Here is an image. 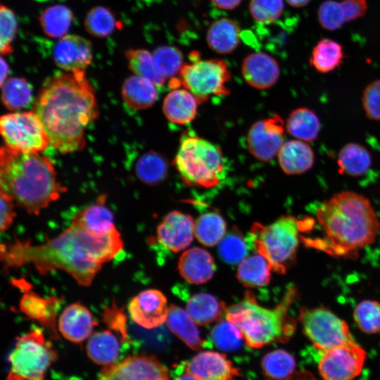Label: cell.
<instances>
[{"mask_svg": "<svg viewBox=\"0 0 380 380\" xmlns=\"http://www.w3.org/2000/svg\"><path fill=\"white\" fill-rule=\"evenodd\" d=\"M34 111L49 144L62 154L84 148L86 128L99 114L95 91L85 72H60L46 79Z\"/></svg>", "mask_w": 380, "mask_h": 380, "instance_id": "cell-1", "label": "cell"}, {"mask_svg": "<svg viewBox=\"0 0 380 380\" xmlns=\"http://www.w3.org/2000/svg\"><path fill=\"white\" fill-rule=\"evenodd\" d=\"M110 251L105 235L93 234L71 225L56 238L40 245L17 241L1 246L4 268L32 264L42 274L60 269L70 274L82 286H88L100 271Z\"/></svg>", "mask_w": 380, "mask_h": 380, "instance_id": "cell-2", "label": "cell"}, {"mask_svg": "<svg viewBox=\"0 0 380 380\" xmlns=\"http://www.w3.org/2000/svg\"><path fill=\"white\" fill-rule=\"evenodd\" d=\"M315 220L324 236L303 239L309 246L340 257H351L373 243L380 221L370 201L352 191H341L322 201Z\"/></svg>", "mask_w": 380, "mask_h": 380, "instance_id": "cell-3", "label": "cell"}, {"mask_svg": "<svg viewBox=\"0 0 380 380\" xmlns=\"http://www.w3.org/2000/svg\"><path fill=\"white\" fill-rule=\"evenodd\" d=\"M1 191L29 214L39 215L66 191L51 161L39 153H23L1 146Z\"/></svg>", "mask_w": 380, "mask_h": 380, "instance_id": "cell-4", "label": "cell"}, {"mask_svg": "<svg viewBox=\"0 0 380 380\" xmlns=\"http://www.w3.org/2000/svg\"><path fill=\"white\" fill-rule=\"evenodd\" d=\"M296 296L297 289L289 287L281 302L270 309L258 305L248 293L242 301L226 311V319L240 329L249 348H260L274 343H286L296 329V321L289 314Z\"/></svg>", "mask_w": 380, "mask_h": 380, "instance_id": "cell-5", "label": "cell"}, {"mask_svg": "<svg viewBox=\"0 0 380 380\" xmlns=\"http://www.w3.org/2000/svg\"><path fill=\"white\" fill-rule=\"evenodd\" d=\"M173 163L182 181L191 186L214 187L225 173L220 148L192 133L182 135Z\"/></svg>", "mask_w": 380, "mask_h": 380, "instance_id": "cell-6", "label": "cell"}, {"mask_svg": "<svg viewBox=\"0 0 380 380\" xmlns=\"http://www.w3.org/2000/svg\"><path fill=\"white\" fill-rule=\"evenodd\" d=\"M302 232L301 219L284 215L268 225L254 224L251 234L258 253L273 271L284 274L296 260Z\"/></svg>", "mask_w": 380, "mask_h": 380, "instance_id": "cell-7", "label": "cell"}, {"mask_svg": "<svg viewBox=\"0 0 380 380\" xmlns=\"http://www.w3.org/2000/svg\"><path fill=\"white\" fill-rule=\"evenodd\" d=\"M57 354L39 329L17 338L8 356L11 369L6 380H44Z\"/></svg>", "mask_w": 380, "mask_h": 380, "instance_id": "cell-8", "label": "cell"}, {"mask_svg": "<svg viewBox=\"0 0 380 380\" xmlns=\"http://www.w3.org/2000/svg\"><path fill=\"white\" fill-rule=\"evenodd\" d=\"M189 58L191 62L184 65L179 78L181 84L198 99L199 103L213 96L229 94L227 83L231 75L224 60H201L196 51L191 52Z\"/></svg>", "mask_w": 380, "mask_h": 380, "instance_id": "cell-9", "label": "cell"}, {"mask_svg": "<svg viewBox=\"0 0 380 380\" xmlns=\"http://www.w3.org/2000/svg\"><path fill=\"white\" fill-rule=\"evenodd\" d=\"M298 321L305 336L321 352L355 341L347 322L325 307L301 308Z\"/></svg>", "mask_w": 380, "mask_h": 380, "instance_id": "cell-10", "label": "cell"}, {"mask_svg": "<svg viewBox=\"0 0 380 380\" xmlns=\"http://www.w3.org/2000/svg\"><path fill=\"white\" fill-rule=\"evenodd\" d=\"M0 132L5 146L15 151L39 153L49 144L46 132L34 111L11 113L1 116Z\"/></svg>", "mask_w": 380, "mask_h": 380, "instance_id": "cell-11", "label": "cell"}, {"mask_svg": "<svg viewBox=\"0 0 380 380\" xmlns=\"http://www.w3.org/2000/svg\"><path fill=\"white\" fill-rule=\"evenodd\" d=\"M318 371L324 380H353L364 366L366 351L355 341L322 352Z\"/></svg>", "mask_w": 380, "mask_h": 380, "instance_id": "cell-12", "label": "cell"}, {"mask_svg": "<svg viewBox=\"0 0 380 380\" xmlns=\"http://www.w3.org/2000/svg\"><path fill=\"white\" fill-rule=\"evenodd\" d=\"M98 380H170L168 370L153 355H135L106 367Z\"/></svg>", "mask_w": 380, "mask_h": 380, "instance_id": "cell-13", "label": "cell"}, {"mask_svg": "<svg viewBox=\"0 0 380 380\" xmlns=\"http://www.w3.org/2000/svg\"><path fill=\"white\" fill-rule=\"evenodd\" d=\"M285 129V123L278 114L255 122L247 134L250 153L260 160H270L284 143Z\"/></svg>", "mask_w": 380, "mask_h": 380, "instance_id": "cell-14", "label": "cell"}, {"mask_svg": "<svg viewBox=\"0 0 380 380\" xmlns=\"http://www.w3.org/2000/svg\"><path fill=\"white\" fill-rule=\"evenodd\" d=\"M128 311L132 319L138 325L153 329L167 321L169 307L166 297L160 291L147 289L132 298Z\"/></svg>", "mask_w": 380, "mask_h": 380, "instance_id": "cell-15", "label": "cell"}, {"mask_svg": "<svg viewBox=\"0 0 380 380\" xmlns=\"http://www.w3.org/2000/svg\"><path fill=\"white\" fill-rule=\"evenodd\" d=\"M92 57L91 42L75 34H67L61 38L53 49L55 63L68 72H85Z\"/></svg>", "mask_w": 380, "mask_h": 380, "instance_id": "cell-16", "label": "cell"}, {"mask_svg": "<svg viewBox=\"0 0 380 380\" xmlns=\"http://www.w3.org/2000/svg\"><path fill=\"white\" fill-rule=\"evenodd\" d=\"M186 372L198 380H234L239 370L224 354L202 351L184 362Z\"/></svg>", "mask_w": 380, "mask_h": 380, "instance_id": "cell-17", "label": "cell"}, {"mask_svg": "<svg viewBox=\"0 0 380 380\" xmlns=\"http://www.w3.org/2000/svg\"><path fill=\"white\" fill-rule=\"evenodd\" d=\"M194 235L192 217L177 210L167 213L157 227L160 243L175 253L187 248L193 241Z\"/></svg>", "mask_w": 380, "mask_h": 380, "instance_id": "cell-18", "label": "cell"}, {"mask_svg": "<svg viewBox=\"0 0 380 380\" xmlns=\"http://www.w3.org/2000/svg\"><path fill=\"white\" fill-rule=\"evenodd\" d=\"M17 281L19 286L25 290L20 301V310L29 318L38 321L55 337H58L56 320L63 298L58 296L43 298L31 291L25 281Z\"/></svg>", "mask_w": 380, "mask_h": 380, "instance_id": "cell-19", "label": "cell"}, {"mask_svg": "<svg viewBox=\"0 0 380 380\" xmlns=\"http://www.w3.org/2000/svg\"><path fill=\"white\" fill-rule=\"evenodd\" d=\"M241 72L245 81L258 89L272 87L280 76V69L277 61L262 52L247 56L243 61Z\"/></svg>", "mask_w": 380, "mask_h": 380, "instance_id": "cell-20", "label": "cell"}, {"mask_svg": "<svg viewBox=\"0 0 380 380\" xmlns=\"http://www.w3.org/2000/svg\"><path fill=\"white\" fill-rule=\"evenodd\" d=\"M96 324L89 309L79 303L68 305L58 320L60 332L74 343H80L89 338Z\"/></svg>", "mask_w": 380, "mask_h": 380, "instance_id": "cell-21", "label": "cell"}, {"mask_svg": "<svg viewBox=\"0 0 380 380\" xmlns=\"http://www.w3.org/2000/svg\"><path fill=\"white\" fill-rule=\"evenodd\" d=\"M178 270L186 281L201 284L208 281L213 277L216 266L209 252L194 247L182 253L179 260Z\"/></svg>", "mask_w": 380, "mask_h": 380, "instance_id": "cell-22", "label": "cell"}, {"mask_svg": "<svg viewBox=\"0 0 380 380\" xmlns=\"http://www.w3.org/2000/svg\"><path fill=\"white\" fill-rule=\"evenodd\" d=\"M279 164L283 172L289 175L303 174L315 163V153L308 142L292 139L284 142L278 154Z\"/></svg>", "mask_w": 380, "mask_h": 380, "instance_id": "cell-23", "label": "cell"}, {"mask_svg": "<svg viewBox=\"0 0 380 380\" xmlns=\"http://www.w3.org/2000/svg\"><path fill=\"white\" fill-rule=\"evenodd\" d=\"M106 196L76 214L72 224L96 235H103L115 229L113 213L106 205Z\"/></svg>", "mask_w": 380, "mask_h": 380, "instance_id": "cell-24", "label": "cell"}, {"mask_svg": "<svg viewBox=\"0 0 380 380\" xmlns=\"http://www.w3.org/2000/svg\"><path fill=\"white\" fill-rule=\"evenodd\" d=\"M198 99L186 89H172L163 101V113L171 122L185 125L191 122L197 114Z\"/></svg>", "mask_w": 380, "mask_h": 380, "instance_id": "cell-25", "label": "cell"}, {"mask_svg": "<svg viewBox=\"0 0 380 380\" xmlns=\"http://www.w3.org/2000/svg\"><path fill=\"white\" fill-rule=\"evenodd\" d=\"M158 88L151 82L133 75L125 80L122 87V96L130 108L144 110L151 107L158 100Z\"/></svg>", "mask_w": 380, "mask_h": 380, "instance_id": "cell-26", "label": "cell"}, {"mask_svg": "<svg viewBox=\"0 0 380 380\" xmlns=\"http://www.w3.org/2000/svg\"><path fill=\"white\" fill-rule=\"evenodd\" d=\"M240 27L229 18H220L213 22L207 32L209 47L214 51L226 54L232 52L240 40Z\"/></svg>", "mask_w": 380, "mask_h": 380, "instance_id": "cell-27", "label": "cell"}, {"mask_svg": "<svg viewBox=\"0 0 380 380\" xmlns=\"http://www.w3.org/2000/svg\"><path fill=\"white\" fill-rule=\"evenodd\" d=\"M285 128L296 139L311 142L317 139L321 130L319 117L312 109L300 107L289 115Z\"/></svg>", "mask_w": 380, "mask_h": 380, "instance_id": "cell-28", "label": "cell"}, {"mask_svg": "<svg viewBox=\"0 0 380 380\" xmlns=\"http://www.w3.org/2000/svg\"><path fill=\"white\" fill-rule=\"evenodd\" d=\"M166 322L170 331L190 348L198 350L202 348L203 341L196 323L186 311L175 305H170Z\"/></svg>", "mask_w": 380, "mask_h": 380, "instance_id": "cell-29", "label": "cell"}, {"mask_svg": "<svg viewBox=\"0 0 380 380\" xmlns=\"http://www.w3.org/2000/svg\"><path fill=\"white\" fill-rule=\"evenodd\" d=\"M338 172L351 177L365 175L372 165V156L362 144L350 142L345 144L337 157Z\"/></svg>", "mask_w": 380, "mask_h": 380, "instance_id": "cell-30", "label": "cell"}, {"mask_svg": "<svg viewBox=\"0 0 380 380\" xmlns=\"http://www.w3.org/2000/svg\"><path fill=\"white\" fill-rule=\"evenodd\" d=\"M344 58V49L339 42L331 39L323 38L313 47L310 64L318 72L328 73L340 67Z\"/></svg>", "mask_w": 380, "mask_h": 380, "instance_id": "cell-31", "label": "cell"}, {"mask_svg": "<svg viewBox=\"0 0 380 380\" xmlns=\"http://www.w3.org/2000/svg\"><path fill=\"white\" fill-rule=\"evenodd\" d=\"M186 310L194 321L201 326L219 319L227 311L223 303L207 293H198L190 297Z\"/></svg>", "mask_w": 380, "mask_h": 380, "instance_id": "cell-32", "label": "cell"}, {"mask_svg": "<svg viewBox=\"0 0 380 380\" xmlns=\"http://www.w3.org/2000/svg\"><path fill=\"white\" fill-rule=\"evenodd\" d=\"M119 350L120 343L117 336L107 330L91 334L87 344L88 356L100 365L108 366L115 363Z\"/></svg>", "mask_w": 380, "mask_h": 380, "instance_id": "cell-33", "label": "cell"}, {"mask_svg": "<svg viewBox=\"0 0 380 380\" xmlns=\"http://www.w3.org/2000/svg\"><path fill=\"white\" fill-rule=\"evenodd\" d=\"M272 270L267 260L258 253L245 258L239 263L236 277L246 287H261L270 281Z\"/></svg>", "mask_w": 380, "mask_h": 380, "instance_id": "cell-34", "label": "cell"}, {"mask_svg": "<svg viewBox=\"0 0 380 380\" xmlns=\"http://www.w3.org/2000/svg\"><path fill=\"white\" fill-rule=\"evenodd\" d=\"M168 170V163L165 158L153 151L142 154L135 164L137 177L148 186L162 183L167 177Z\"/></svg>", "mask_w": 380, "mask_h": 380, "instance_id": "cell-35", "label": "cell"}, {"mask_svg": "<svg viewBox=\"0 0 380 380\" xmlns=\"http://www.w3.org/2000/svg\"><path fill=\"white\" fill-rule=\"evenodd\" d=\"M74 16L72 11L61 4L46 8L39 16L40 26L46 35L61 39L67 35Z\"/></svg>", "mask_w": 380, "mask_h": 380, "instance_id": "cell-36", "label": "cell"}, {"mask_svg": "<svg viewBox=\"0 0 380 380\" xmlns=\"http://www.w3.org/2000/svg\"><path fill=\"white\" fill-rule=\"evenodd\" d=\"M129 68L135 75L146 79L158 87L165 83L166 78L156 69L153 54L144 49H130L125 51Z\"/></svg>", "mask_w": 380, "mask_h": 380, "instance_id": "cell-37", "label": "cell"}, {"mask_svg": "<svg viewBox=\"0 0 380 380\" xmlns=\"http://www.w3.org/2000/svg\"><path fill=\"white\" fill-rule=\"evenodd\" d=\"M226 222L215 212L201 214L194 222V234L198 241L206 246L219 243L224 236Z\"/></svg>", "mask_w": 380, "mask_h": 380, "instance_id": "cell-38", "label": "cell"}, {"mask_svg": "<svg viewBox=\"0 0 380 380\" xmlns=\"http://www.w3.org/2000/svg\"><path fill=\"white\" fill-rule=\"evenodd\" d=\"M261 365L265 376L270 380H286L294 372L296 363L290 353L277 349L267 353Z\"/></svg>", "mask_w": 380, "mask_h": 380, "instance_id": "cell-39", "label": "cell"}, {"mask_svg": "<svg viewBox=\"0 0 380 380\" xmlns=\"http://www.w3.org/2000/svg\"><path fill=\"white\" fill-rule=\"evenodd\" d=\"M1 87L2 89L1 100L8 109L19 110L31 103L32 101V87L25 79L9 78Z\"/></svg>", "mask_w": 380, "mask_h": 380, "instance_id": "cell-40", "label": "cell"}, {"mask_svg": "<svg viewBox=\"0 0 380 380\" xmlns=\"http://www.w3.org/2000/svg\"><path fill=\"white\" fill-rule=\"evenodd\" d=\"M84 27L93 37L104 38L110 35L118 26L112 11L104 6L92 8L86 15Z\"/></svg>", "mask_w": 380, "mask_h": 380, "instance_id": "cell-41", "label": "cell"}, {"mask_svg": "<svg viewBox=\"0 0 380 380\" xmlns=\"http://www.w3.org/2000/svg\"><path fill=\"white\" fill-rule=\"evenodd\" d=\"M155 66L165 78H178L184 65L180 50L172 46H161L153 53Z\"/></svg>", "mask_w": 380, "mask_h": 380, "instance_id": "cell-42", "label": "cell"}, {"mask_svg": "<svg viewBox=\"0 0 380 380\" xmlns=\"http://www.w3.org/2000/svg\"><path fill=\"white\" fill-rule=\"evenodd\" d=\"M354 322L360 331L373 334L380 331V302L364 300L353 310Z\"/></svg>", "mask_w": 380, "mask_h": 380, "instance_id": "cell-43", "label": "cell"}, {"mask_svg": "<svg viewBox=\"0 0 380 380\" xmlns=\"http://www.w3.org/2000/svg\"><path fill=\"white\" fill-rule=\"evenodd\" d=\"M214 345L221 350L233 352L239 349L244 340L240 329L228 320H221L210 331Z\"/></svg>", "mask_w": 380, "mask_h": 380, "instance_id": "cell-44", "label": "cell"}, {"mask_svg": "<svg viewBox=\"0 0 380 380\" xmlns=\"http://www.w3.org/2000/svg\"><path fill=\"white\" fill-rule=\"evenodd\" d=\"M248 247L242 234L236 230L229 232L219 243L220 258L229 265L240 263L246 256Z\"/></svg>", "mask_w": 380, "mask_h": 380, "instance_id": "cell-45", "label": "cell"}, {"mask_svg": "<svg viewBox=\"0 0 380 380\" xmlns=\"http://www.w3.org/2000/svg\"><path fill=\"white\" fill-rule=\"evenodd\" d=\"M18 30V23L14 12L1 4L0 8V52L8 55L13 52L12 43Z\"/></svg>", "mask_w": 380, "mask_h": 380, "instance_id": "cell-46", "label": "cell"}, {"mask_svg": "<svg viewBox=\"0 0 380 380\" xmlns=\"http://www.w3.org/2000/svg\"><path fill=\"white\" fill-rule=\"evenodd\" d=\"M283 0H251L249 10L258 23L270 24L279 18L284 11Z\"/></svg>", "mask_w": 380, "mask_h": 380, "instance_id": "cell-47", "label": "cell"}, {"mask_svg": "<svg viewBox=\"0 0 380 380\" xmlns=\"http://www.w3.org/2000/svg\"><path fill=\"white\" fill-rule=\"evenodd\" d=\"M317 18L321 27L329 31L336 30L346 23L341 2L335 0H327L320 4Z\"/></svg>", "mask_w": 380, "mask_h": 380, "instance_id": "cell-48", "label": "cell"}, {"mask_svg": "<svg viewBox=\"0 0 380 380\" xmlns=\"http://www.w3.org/2000/svg\"><path fill=\"white\" fill-rule=\"evenodd\" d=\"M101 319L107 327L119 335L121 343L128 341L127 317L124 308L119 307L115 300L110 306H106L101 313Z\"/></svg>", "mask_w": 380, "mask_h": 380, "instance_id": "cell-49", "label": "cell"}, {"mask_svg": "<svg viewBox=\"0 0 380 380\" xmlns=\"http://www.w3.org/2000/svg\"><path fill=\"white\" fill-rule=\"evenodd\" d=\"M362 106L368 119L380 121V79L374 80L365 88Z\"/></svg>", "mask_w": 380, "mask_h": 380, "instance_id": "cell-50", "label": "cell"}, {"mask_svg": "<svg viewBox=\"0 0 380 380\" xmlns=\"http://www.w3.org/2000/svg\"><path fill=\"white\" fill-rule=\"evenodd\" d=\"M340 2L346 23L363 17L367 11V0H342Z\"/></svg>", "mask_w": 380, "mask_h": 380, "instance_id": "cell-51", "label": "cell"}, {"mask_svg": "<svg viewBox=\"0 0 380 380\" xmlns=\"http://www.w3.org/2000/svg\"><path fill=\"white\" fill-rule=\"evenodd\" d=\"M14 200L8 194L1 191V231L8 229L15 216Z\"/></svg>", "mask_w": 380, "mask_h": 380, "instance_id": "cell-52", "label": "cell"}, {"mask_svg": "<svg viewBox=\"0 0 380 380\" xmlns=\"http://www.w3.org/2000/svg\"><path fill=\"white\" fill-rule=\"evenodd\" d=\"M172 376L174 380H198L186 372L184 362L175 367Z\"/></svg>", "mask_w": 380, "mask_h": 380, "instance_id": "cell-53", "label": "cell"}, {"mask_svg": "<svg viewBox=\"0 0 380 380\" xmlns=\"http://www.w3.org/2000/svg\"><path fill=\"white\" fill-rule=\"evenodd\" d=\"M242 0H211L213 4L217 7L225 9L232 10L237 7Z\"/></svg>", "mask_w": 380, "mask_h": 380, "instance_id": "cell-54", "label": "cell"}, {"mask_svg": "<svg viewBox=\"0 0 380 380\" xmlns=\"http://www.w3.org/2000/svg\"><path fill=\"white\" fill-rule=\"evenodd\" d=\"M286 380H318L310 372L300 370L294 372Z\"/></svg>", "mask_w": 380, "mask_h": 380, "instance_id": "cell-55", "label": "cell"}, {"mask_svg": "<svg viewBox=\"0 0 380 380\" xmlns=\"http://www.w3.org/2000/svg\"><path fill=\"white\" fill-rule=\"evenodd\" d=\"M1 86L6 82L9 72V66L6 60L1 57Z\"/></svg>", "mask_w": 380, "mask_h": 380, "instance_id": "cell-56", "label": "cell"}, {"mask_svg": "<svg viewBox=\"0 0 380 380\" xmlns=\"http://www.w3.org/2000/svg\"><path fill=\"white\" fill-rule=\"evenodd\" d=\"M286 1L292 7L301 8L308 5L311 0H286Z\"/></svg>", "mask_w": 380, "mask_h": 380, "instance_id": "cell-57", "label": "cell"}]
</instances>
